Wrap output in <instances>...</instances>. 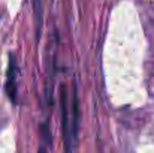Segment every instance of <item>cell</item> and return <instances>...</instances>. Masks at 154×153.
<instances>
[{
  "label": "cell",
  "instance_id": "obj_1",
  "mask_svg": "<svg viewBox=\"0 0 154 153\" xmlns=\"http://www.w3.org/2000/svg\"><path fill=\"white\" fill-rule=\"evenodd\" d=\"M18 62L14 57V54L9 56V65H8V71H6V93L9 96V99L12 102H17V86H18Z\"/></svg>",
  "mask_w": 154,
  "mask_h": 153
},
{
  "label": "cell",
  "instance_id": "obj_2",
  "mask_svg": "<svg viewBox=\"0 0 154 153\" xmlns=\"http://www.w3.org/2000/svg\"><path fill=\"white\" fill-rule=\"evenodd\" d=\"M35 9V27H36V39L41 38L42 33V0H33Z\"/></svg>",
  "mask_w": 154,
  "mask_h": 153
},
{
  "label": "cell",
  "instance_id": "obj_3",
  "mask_svg": "<svg viewBox=\"0 0 154 153\" xmlns=\"http://www.w3.org/2000/svg\"><path fill=\"white\" fill-rule=\"evenodd\" d=\"M38 153H47V152H45L44 149H39V152H38Z\"/></svg>",
  "mask_w": 154,
  "mask_h": 153
}]
</instances>
